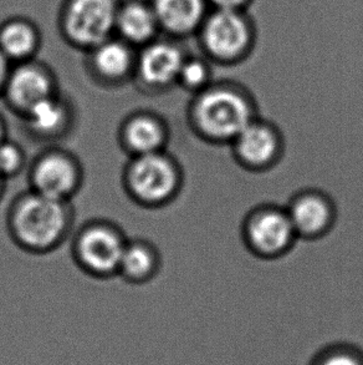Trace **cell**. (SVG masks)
<instances>
[{"label":"cell","instance_id":"cell-1","mask_svg":"<svg viewBox=\"0 0 363 365\" xmlns=\"http://www.w3.org/2000/svg\"><path fill=\"white\" fill-rule=\"evenodd\" d=\"M258 116L259 106L251 90L231 79L214 80L191 96L186 110L193 133L214 146H229Z\"/></svg>","mask_w":363,"mask_h":365},{"label":"cell","instance_id":"cell-2","mask_svg":"<svg viewBox=\"0 0 363 365\" xmlns=\"http://www.w3.org/2000/svg\"><path fill=\"white\" fill-rule=\"evenodd\" d=\"M69 202L31 191L13 205L9 228L15 242L35 253L53 251L63 243L71 227Z\"/></svg>","mask_w":363,"mask_h":365},{"label":"cell","instance_id":"cell-3","mask_svg":"<svg viewBox=\"0 0 363 365\" xmlns=\"http://www.w3.org/2000/svg\"><path fill=\"white\" fill-rule=\"evenodd\" d=\"M196 38L201 54L213 64L236 66L254 53L258 26L249 11L211 9Z\"/></svg>","mask_w":363,"mask_h":365},{"label":"cell","instance_id":"cell-4","mask_svg":"<svg viewBox=\"0 0 363 365\" xmlns=\"http://www.w3.org/2000/svg\"><path fill=\"white\" fill-rule=\"evenodd\" d=\"M183 182L181 165L166 150L133 156L125 171L128 195L147 207H162L174 201Z\"/></svg>","mask_w":363,"mask_h":365},{"label":"cell","instance_id":"cell-5","mask_svg":"<svg viewBox=\"0 0 363 365\" xmlns=\"http://www.w3.org/2000/svg\"><path fill=\"white\" fill-rule=\"evenodd\" d=\"M241 237L248 252L261 261L288 256L300 241L286 207L271 202L261 203L246 212Z\"/></svg>","mask_w":363,"mask_h":365},{"label":"cell","instance_id":"cell-6","mask_svg":"<svg viewBox=\"0 0 363 365\" xmlns=\"http://www.w3.org/2000/svg\"><path fill=\"white\" fill-rule=\"evenodd\" d=\"M121 0H65L59 26L66 43L78 49H93L115 36Z\"/></svg>","mask_w":363,"mask_h":365},{"label":"cell","instance_id":"cell-7","mask_svg":"<svg viewBox=\"0 0 363 365\" xmlns=\"http://www.w3.org/2000/svg\"><path fill=\"white\" fill-rule=\"evenodd\" d=\"M231 156L248 173L270 171L284 158V133L276 123L261 115L246 125L231 145Z\"/></svg>","mask_w":363,"mask_h":365},{"label":"cell","instance_id":"cell-8","mask_svg":"<svg viewBox=\"0 0 363 365\" xmlns=\"http://www.w3.org/2000/svg\"><path fill=\"white\" fill-rule=\"evenodd\" d=\"M127 240L110 223H90L75 241L74 253L78 263L93 276L117 274Z\"/></svg>","mask_w":363,"mask_h":365},{"label":"cell","instance_id":"cell-9","mask_svg":"<svg viewBox=\"0 0 363 365\" xmlns=\"http://www.w3.org/2000/svg\"><path fill=\"white\" fill-rule=\"evenodd\" d=\"M285 207L298 237L305 241H317L329 236L339 218V208L332 196L316 187L295 192Z\"/></svg>","mask_w":363,"mask_h":365},{"label":"cell","instance_id":"cell-10","mask_svg":"<svg viewBox=\"0 0 363 365\" xmlns=\"http://www.w3.org/2000/svg\"><path fill=\"white\" fill-rule=\"evenodd\" d=\"M188 55L181 44V40H153L140 48L136 55L135 76L148 89L167 90L177 85L178 74L182 64Z\"/></svg>","mask_w":363,"mask_h":365},{"label":"cell","instance_id":"cell-11","mask_svg":"<svg viewBox=\"0 0 363 365\" xmlns=\"http://www.w3.org/2000/svg\"><path fill=\"white\" fill-rule=\"evenodd\" d=\"M83 180L80 165L74 156L60 150L41 153L30 171L35 192L64 202L78 192Z\"/></svg>","mask_w":363,"mask_h":365},{"label":"cell","instance_id":"cell-12","mask_svg":"<svg viewBox=\"0 0 363 365\" xmlns=\"http://www.w3.org/2000/svg\"><path fill=\"white\" fill-rule=\"evenodd\" d=\"M55 94L54 75L34 59L13 65L3 93L10 106L21 115Z\"/></svg>","mask_w":363,"mask_h":365},{"label":"cell","instance_id":"cell-13","mask_svg":"<svg viewBox=\"0 0 363 365\" xmlns=\"http://www.w3.org/2000/svg\"><path fill=\"white\" fill-rule=\"evenodd\" d=\"M161 33L183 40L196 36L211 8L208 0H149Z\"/></svg>","mask_w":363,"mask_h":365},{"label":"cell","instance_id":"cell-14","mask_svg":"<svg viewBox=\"0 0 363 365\" xmlns=\"http://www.w3.org/2000/svg\"><path fill=\"white\" fill-rule=\"evenodd\" d=\"M88 53L90 69L102 83L120 84L135 75L137 53L133 46L116 35Z\"/></svg>","mask_w":363,"mask_h":365},{"label":"cell","instance_id":"cell-15","mask_svg":"<svg viewBox=\"0 0 363 365\" xmlns=\"http://www.w3.org/2000/svg\"><path fill=\"white\" fill-rule=\"evenodd\" d=\"M168 138L167 123L152 113L131 115L121 128V141L132 158L164 151Z\"/></svg>","mask_w":363,"mask_h":365},{"label":"cell","instance_id":"cell-16","mask_svg":"<svg viewBox=\"0 0 363 365\" xmlns=\"http://www.w3.org/2000/svg\"><path fill=\"white\" fill-rule=\"evenodd\" d=\"M161 33L149 0H121L115 35L138 49L157 39Z\"/></svg>","mask_w":363,"mask_h":365},{"label":"cell","instance_id":"cell-17","mask_svg":"<svg viewBox=\"0 0 363 365\" xmlns=\"http://www.w3.org/2000/svg\"><path fill=\"white\" fill-rule=\"evenodd\" d=\"M41 45V34L34 21L14 16L0 24V51L11 64L34 59Z\"/></svg>","mask_w":363,"mask_h":365},{"label":"cell","instance_id":"cell-18","mask_svg":"<svg viewBox=\"0 0 363 365\" xmlns=\"http://www.w3.org/2000/svg\"><path fill=\"white\" fill-rule=\"evenodd\" d=\"M23 116L30 131L40 138H56L66 131L70 123L68 105L58 94L41 100Z\"/></svg>","mask_w":363,"mask_h":365},{"label":"cell","instance_id":"cell-19","mask_svg":"<svg viewBox=\"0 0 363 365\" xmlns=\"http://www.w3.org/2000/svg\"><path fill=\"white\" fill-rule=\"evenodd\" d=\"M159 257L156 248L144 241H127L118 273L127 281L142 283L156 276Z\"/></svg>","mask_w":363,"mask_h":365},{"label":"cell","instance_id":"cell-20","mask_svg":"<svg viewBox=\"0 0 363 365\" xmlns=\"http://www.w3.org/2000/svg\"><path fill=\"white\" fill-rule=\"evenodd\" d=\"M213 65L203 54L188 53L178 74L177 86L191 96L201 93L216 80Z\"/></svg>","mask_w":363,"mask_h":365},{"label":"cell","instance_id":"cell-21","mask_svg":"<svg viewBox=\"0 0 363 365\" xmlns=\"http://www.w3.org/2000/svg\"><path fill=\"white\" fill-rule=\"evenodd\" d=\"M309 365H363V349L352 343L335 341L315 353Z\"/></svg>","mask_w":363,"mask_h":365},{"label":"cell","instance_id":"cell-22","mask_svg":"<svg viewBox=\"0 0 363 365\" xmlns=\"http://www.w3.org/2000/svg\"><path fill=\"white\" fill-rule=\"evenodd\" d=\"M25 153L18 143L8 138L0 143V175L4 178H13L23 170Z\"/></svg>","mask_w":363,"mask_h":365},{"label":"cell","instance_id":"cell-23","mask_svg":"<svg viewBox=\"0 0 363 365\" xmlns=\"http://www.w3.org/2000/svg\"><path fill=\"white\" fill-rule=\"evenodd\" d=\"M211 9L249 11L254 0H208Z\"/></svg>","mask_w":363,"mask_h":365},{"label":"cell","instance_id":"cell-24","mask_svg":"<svg viewBox=\"0 0 363 365\" xmlns=\"http://www.w3.org/2000/svg\"><path fill=\"white\" fill-rule=\"evenodd\" d=\"M11 68H13V64L10 63V60L0 51V95H3L4 93L5 85L9 78Z\"/></svg>","mask_w":363,"mask_h":365},{"label":"cell","instance_id":"cell-25","mask_svg":"<svg viewBox=\"0 0 363 365\" xmlns=\"http://www.w3.org/2000/svg\"><path fill=\"white\" fill-rule=\"evenodd\" d=\"M5 133H6V128H5L4 121L0 118V143L6 140V135Z\"/></svg>","mask_w":363,"mask_h":365},{"label":"cell","instance_id":"cell-26","mask_svg":"<svg viewBox=\"0 0 363 365\" xmlns=\"http://www.w3.org/2000/svg\"><path fill=\"white\" fill-rule=\"evenodd\" d=\"M4 181L5 178L0 175V196H1V193H3V190H4Z\"/></svg>","mask_w":363,"mask_h":365}]
</instances>
